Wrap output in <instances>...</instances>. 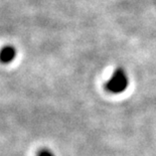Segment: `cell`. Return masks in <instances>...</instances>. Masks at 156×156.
<instances>
[{"instance_id": "obj_1", "label": "cell", "mask_w": 156, "mask_h": 156, "mask_svg": "<svg viewBox=\"0 0 156 156\" xmlns=\"http://www.w3.org/2000/svg\"><path fill=\"white\" fill-rule=\"evenodd\" d=\"M128 85L129 78L127 73L123 68H117L106 83L105 88L112 94H121L128 88Z\"/></svg>"}, {"instance_id": "obj_2", "label": "cell", "mask_w": 156, "mask_h": 156, "mask_svg": "<svg viewBox=\"0 0 156 156\" xmlns=\"http://www.w3.org/2000/svg\"><path fill=\"white\" fill-rule=\"evenodd\" d=\"M17 55L16 48L12 45H5L0 49V64L9 65L14 61Z\"/></svg>"}, {"instance_id": "obj_3", "label": "cell", "mask_w": 156, "mask_h": 156, "mask_svg": "<svg viewBox=\"0 0 156 156\" xmlns=\"http://www.w3.org/2000/svg\"><path fill=\"white\" fill-rule=\"evenodd\" d=\"M36 156H55V154L49 150V149L46 148H42L37 152V155Z\"/></svg>"}]
</instances>
